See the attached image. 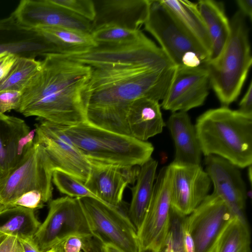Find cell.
Segmentation results:
<instances>
[{
    "label": "cell",
    "mask_w": 252,
    "mask_h": 252,
    "mask_svg": "<svg viewBox=\"0 0 252 252\" xmlns=\"http://www.w3.org/2000/svg\"><path fill=\"white\" fill-rule=\"evenodd\" d=\"M21 96V92L16 91L0 92V114L11 110H16L18 108Z\"/></svg>",
    "instance_id": "obj_36"
},
{
    "label": "cell",
    "mask_w": 252,
    "mask_h": 252,
    "mask_svg": "<svg viewBox=\"0 0 252 252\" xmlns=\"http://www.w3.org/2000/svg\"><path fill=\"white\" fill-rule=\"evenodd\" d=\"M170 169L164 166L156 176L151 199L137 231L142 250L160 251L165 246L171 217Z\"/></svg>",
    "instance_id": "obj_12"
},
{
    "label": "cell",
    "mask_w": 252,
    "mask_h": 252,
    "mask_svg": "<svg viewBox=\"0 0 252 252\" xmlns=\"http://www.w3.org/2000/svg\"><path fill=\"white\" fill-rule=\"evenodd\" d=\"M197 3L211 42L209 63L216 60L225 46L230 32V21L222 2L200 0Z\"/></svg>",
    "instance_id": "obj_24"
},
{
    "label": "cell",
    "mask_w": 252,
    "mask_h": 252,
    "mask_svg": "<svg viewBox=\"0 0 252 252\" xmlns=\"http://www.w3.org/2000/svg\"><path fill=\"white\" fill-rule=\"evenodd\" d=\"M79 199L93 236L122 252H141L137 230L121 207L90 197Z\"/></svg>",
    "instance_id": "obj_9"
},
{
    "label": "cell",
    "mask_w": 252,
    "mask_h": 252,
    "mask_svg": "<svg viewBox=\"0 0 252 252\" xmlns=\"http://www.w3.org/2000/svg\"><path fill=\"white\" fill-rule=\"evenodd\" d=\"M4 53L36 59L58 52L44 35L22 27L11 14L0 19V54Z\"/></svg>",
    "instance_id": "obj_19"
},
{
    "label": "cell",
    "mask_w": 252,
    "mask_h": 252,
    "mask_svg": "<svg viewBox=\"0 0 252 252\" xmlns=\"http://www.w3.org/2000/svg\"><path fill=\"white\" fill-rule=\"evenodd\" d=\"M249 169H248V175H249V178L250 181V183L251 184L252 183V165L248 166Z\"/></svg>",
    "instance_id": "obj_49"
},
{
    "label": "cell",
    "mask_w": 252,
    "mask_h": 252,
    "mask_svg": "<svg viewBox=\"0 0 252 252\" xmlns=\"http://www.w3.org/2000/svg\"><path fill=\"white\" fill-rule=\"evenodd\" d=\"M158 161L151 158L140 166L136 184L131 188L132 198L127 216L137 231L148 208L156 178Z\"/></svg>",
    "instance_id": "obj_25"
},
{
    "label": "cell",
    "mask_w": 252,
    "mask_h": 252,
    "mask_svg": "<svg viewBox=\"0 0 252 252\" xmlns=\"http://www.w3.org/2000/svg\"><path fill=\"white\" fill-rule=\"evenodd\" d=\"M210 87L209 72L205 65L192 68L176 67L161 106L172 112H187L203 104Z\"/></svg>",
    "instance_id": "obj_15"
},
{
    "label": "cell",
    "mask_w": 252,
    "mask_h": 252,
    "mask_svg": "<svg viewBox=\"0 0 252 252\" xmlns=\"http://www.w3.org/2000/svg\"><path fill=\"white\" fill-rule=\"evenodd\" d=\"M46 252H55V251H54V250L53 249H52L51 250H49V251H47Z\"/></svg>",
    "instance_id": "obj_50"
},
{
    "label": "cell",
    "mask_w": 252,
    "mask_h": 252,
    "mask_svg": "<svg viewBox=\"0 0 252 252\" xmlns=\"http://www.w3.org/2000/svg\"><path fill=\"white\" fill-rule=\"evenodd\" d=\"M126 122L130 135L143 141L160 133L165 126L159 101L147 97L131 104Z\"/></svg>",
    "instance_id": "obj_22"
},
{
    "label": "cell",
    "mask_w": 252,
    "mask_h": 252,
    "mask_svg": "<svg viewBox=\"0 0 252 252\" xmlns=\"http://www.w3.org/2000/svg\"><path fill=\"white\" fill-rule=\"evenodd\" d=\"M105 252H122L116 247L109 244H103Z\"/></svg>",
    "instance_id": "obj_46"
},
{
    "label": "cell",
    "mask_w": 252,
    "mask_h": 252,
    "mask_svg": "<svg viewBox=\"0 0 252 252\" xmlns=\"http://www.w3.org/2000/svg\"><path fill=\"white\" fill-rule=\"evenodd\" d=\"M35 129L34 140L44 149L54 170L65 172L85 183L90 173L91 162L59 125L42 120Z\"/></svg>",
    "instance_id": "obj_13"
},
{
    "label": "cell",
    "mask_w": 252,
    "mask_h": 252,
    "mask_svg": "<svg viewBox=\"0 0 252 252\" xmlns=\"http://www.w3.org/2000/svg\"><path fill=\"white\" fill-rule=\"evenodd\" d=\"M21 92L16 110L25 117L71 126L86 121L85 92L92 67L59 53H50Z\"/></svg>",
    "instance_id": "obj_2"
},
{
    "label": "cell",
    "mask_w": 252,
    "mask_h": 252,
    "mask_svg": "<svg viewBox=\"0 0 252 252\" xmlns=\"http://www.w3.org/2000/svg\"><path fill=\"white\" fill-rule=\"evenodd\" d=\"M52 182L60 192L69 197H90L100 201L83 182L63 171L58 169L53 171Z\"/></svg>",
    "instance_id": "obj_32"
},
{
    "label": "cell",
    "mask_w": 252,
    "mask_h": 252,
    "mask_svg": "<svg viewBox=\"0 0 252 252\" xmlns=\"http://www.w3.org/2000/svg\"><path fill=\"white\" fill-rule=\"evenodd\" d=\"M236 2L239 8V11L246 17L250 20L252 18V0H237Z\"/></svg>",
    "instance_id": "obj_43"
},
{
    "label": "cell",
    "mask_w": 252,
    "mask_h": 252,
    "mask_svg": "<svg viewBox=\"0 0 252 252\" xmlns=\"http://www.w3.org/2000/svg\"><path fill=\"white\" fill-rule=\"evenodd\" d=\"M59 5L92 22L95 17L93 0H51Z\"/></svg>",
    "instance_id": "obj_34"
},
{
    "label": "cell",
    "mask_w": 252,
    "mask_h": 252,
    "mask_svg": "<svg viewBox=\"0 0 252 252\" xmlns=\"http://www.w3.org/2000/svg\"><path fill=\"white\" fill-rule=\"evenodd\" d=\"M18 56L8 53L0 54V82L6 76Z\"/></svg>",
    "instance_id": "obj_38"
},
{
    "label": "cell",
    "mask_w": 252,
    "mask_h": 252,
    "mask_svg": "<svg viewBox=\"0 0 252 252\" xmlns=\"http://www.w3.org/2000/svg\"><path fill=\"white\" fill-rule=\"evenodd\" d=\"M65 56L91 67L114 63L139 64L156 69L175 66L161 48L141 31L130 42L97 45L85 52Z\"/></svg>",
    "instance_id": "obj_8"
},
{
    "label": "cell",
    "mask_w": 252,
    "mask_h": 252,
    "mask_svg": "<svg viewBox=\"0 0 252 252\" xmlns=\"http://www.w3.org/2000/svg\"><path fill=\"white\" fill-rule=\"evenodd\" d=\"M1 114H0V115ZM7 171L5 148L1 133L0 123V176L2 175Z\"/></svg>",
    "instance_id": "obj_44"
},
{
    "label": "cell",
    "mask_w": 252,
    "mask_h": 252,
    "mask_svg": "<svg viewBox=\"0 0 252 252\" xmlns=\"http://www.w3.org/2000/svg\"><path fill=\"white\" fill-rule=\"evenodd\" d=\"M247 220L234 217L217 246L215 252H251V237Z\"/></svg>",
    "instance_id": "obj_29"
},
{
    "label": "cell",
    "mask_w": 252,
    "mask_h": 252,
    "mask_svg": "<svg viewBox=\"0 0 252 252\" xmlns=\"http://www.w3.org/2000/svg\"><path fill=\"white\" fill-rule=\"evenodd\" d=\"M0 123L8 171L19 163L32 145L36 129H31L21 119L4 114L0 115Z\"/></svg>",
    "instance_id": "obj_23"
},
{
    "label": "cell",
    "mask_w": 252,
    "mask_h": 252,
    "mask_svg": "<svg viewBox=\"0 0 252 252\" xmlns=\"http://www.w3.org/2000/svg\"><path fill=\"white\" fill-rule=\"evenodd\" d=\"M49 211L33 239L41 252H46L69 236H93L78 198L63 196L49 202Z\"/></svg>",
    "instance_id": "obj_10"
},
{
    "label": "cell",
    "mask_w": 252,
    "mask_h": 252,
    "mask_svg": "<svg viewBox=\"0 0 252 252\" xmlns=\"http://www.w3.org/2000/svg\"><path fill=\"white\" fill-rule=\"evenodd\" d=\"M90 161L91 171L85 185L101 201L113 207L119 208L126 187L136 182L139 166Z\"/></svg>",
    "instance_id": "obj_18"
},
{
    "label": "cell",
    "mask_w": 252,
    "mask_h": 252,
    "mask_svg": "<svg viewBox=\"0 0 252 252\" xmlns=\"http://www.w3.org/2000/svg\"><path fill=\"white\" fill-rule=\"evenodd\" d=\"M35 30L55 46L58 53L64 55L82 53L97 46L90 33L61 27H44Z\"/></svg>",
    "instance_id": "obj_27"
},
{
    "label": "cell",
    "mask_w": 252,
    "mask_h": 252,
    "mask_svg": "<svg viewBox=\"0 0 252 252\" xmlns=\"http://www.w3.org/2000/svg\"><path fill=\"white\" fill-rule=\"evenodd\" d=\"M160 1L174 15L191 37L209 55V58L211 42L197 3L187 0Z\"/></svg>",
    "instance_id": "obj_26"
},
{
    "label": "cell",
    "mask_w": 252,
    "mask_h": 252,
    "mask_svg": "<svg viewBox=\"0 0 252 252\" xmlns=\"http://www.w3.org/2000/svg\"><path fill=\"white\" fill-rule=\"evenodd\" d=\"M34 211L20 206L0 211V242L9 236L33 237L41 224Z\"/></svg>",
    "instance_id": "obj_28"
},
{
    "label": "cell",
    "mask_w": 252,
    "mask_h": 252,
    "mask_svg": "<svg viewBox=\"0 0 252 252\" xmlns=\"http://www.w3.org/2000/svg\"><path fill=\"white\" fill-rule=\"evenodd\" d=\"M52 249L54 250L55 252H63L61 243L56 245Z\"/></svg>",
    "instance_id": "obj_47"
},
{
    "label": "cell",
    "mask_w": 252,
    "mask_h": 252,
    "mask_svg": "<svg viewBox=\"0 0 252 252\" xmlns=\"http://www.w3.org/2000/svg\"><path fill=\"white\" fill-rule=\"evenodd\" d=\"M235 216L224 202L213 193L184 219L194 244L195 252H215L218 242Z\"/></svg>",
    "instance_id": "obj_11"
},
{
    "label": "cell",
    "mask_w": 252,
    "mask_h": 252,
    "mask_svg": "<svg viewBox=\"0 0 252 252\" xmlns=\"http://www.w3.org/2000/svg\"><path fill=\"white\" fill-rule=\"evenodd\" d=\"M141 252H166L164 248L163 249L160 250V251L156 252L153 250L146 249V250H142Z\"/></svg>",
    "instance_id": "obj_48"
},
{
    "label": "cell",
    "mask_w": 252,
    "mask_h": 252,
    "mask_svg": "<svg viewBox=\"0 0 252 252\" xmlns=\"http://www.w3.org/2000/svg\"><path fill=\"white\" fill-rule=\"evenodd\" d=\"M45 203L46 202L40 192L32 190L22 194L10 204L6 209L20 206L35 210L43 208Z\"/></svg>",
    "instance_id": "obj_35"
},
{
    "label": "cell",
    "mask_w": 252,
    "mask_h": 252,
    "mask_svg": "<svg viewBox=\"0 0 252 252\" xmlns=\"http://www.w3.org/2000/svg\"><path fill=\"white\" fill-rule=\"evenodd\" d=\"M79 236L68 237L61 242L63 252H81L83 245V238Z\"/></svg>",
    "instance_id": "obj_37"
},
{
    "label": "cell",
    "mask_w": 252,
    "mask_h": 252,
    "mask_svg": "<svg viewBox=\"0 0 252 252\" xmlns=\"http://www.w3.org/2000/svg\"><path fill=\"white\" fill-rule=\"evenodd\" d=\"M167 126L175 147L173 162L186 165H200L202 152L194 126L187 112H173Z\"/></svg>",
    "instance_id": "obj_21"
},
{
    "label": "cell",
    "mask_w": 252,
    "mask_h": 252,
    "mask_svg": "<svg viewBox=\"0 0 252 252\" xmlns=\"http://www.w3.org/2000/svg\"><path fill=\"white\" fill-rule=\"evenodd\" d=\"M17 240L21 252H41L35 243L33 237H17Z\"/></svg>",
    "instance_id": "obj_42"
},
{
    "label": "cell",
    "mask_w": 252,
    "mask_h": 252,
    "mask_svg": "<svg viewBox=\"0 0 252 252\" xmlns=\"http://www.w3.org/2000/svg\"><path fill=\"white\" fill-rule=\"evenodd\" d=\"M246 18L238 11L230 21L229 38L219 56L205 65L210 86L222 106L228 107L239 96L252 65Z\"/></svg>",
    "instance_id": "obj_5"
},
{
    "label": "cell",
    "mask_w": 252,
    "mask_h": 252,
    "mask_svg": "<svg viewBox=\"0 0 252 252\" xmlns=\"http://www.w3.org/2000/svg\"><path fill=\"white\" fill-rule=\"evenodd\" d=\"M240 112L252 116V82H250L248 89L239 103Z\"/></svg>",
    "instance_id": "obj_39"
},
{
    "label": "cell",
    "mask_w": 252,
    "mask_h": 252,
    "mask_svg": "<svg viewBox=\"0 0 252 252\" xmlns=\"http://www.w3.org/2000/svg\"><path fill=\"white\" fill-rule=\"evenodd\" d=\"M185 218L171 210L169 229L164 247L166 252H186L183 239Z\"/></svg>",
    "instance_id": "obj_33"
},
{
    "label": "cell",
    "mask_w": 252,
    "mask_h": 252,
    "mask_svg": "<svg viewBox=\"0 0 252 252\" xmlns=\"http://www.w3.org/2000/svg\"><path fill=\"white\" fill-rule=\"evenodd\" d=\"M54 167L43 148L35 141L14 167L0 176V211L23 193L36 190L51 200Z\"/></svg>",
    "instance_id": "obj_7"
},
{
    "label": "cell",
    "mask_w": 252,
    "mask_h": 252,
    "mask_svg": "<svg viewBox=\"0 0 252 252\" xmlns=\"http://www.w3.org/2000/svg\"><path fill=\"white\" fill-rule=\"evenodd\" d=\"M183 239L186 252H195L194 244L193 239L189 231L184 226V224Z\"/></svg>",
    "instance_id": "obj_45"
},
{
    "label": "cell",
    "mask_w": 252,
    "mask_h": 252,
    "mask_svg": "<svg viewBox=\"0 0 252 252\" xmlns=\"http://www.w3.org/2000/svg\"><path fill=\"white\" fill-rule=\"evenodd\" d=\"M40 66L41 61L36 59L18 57L6 76L0 82V92H21Z\"/></svg>",
    "instance_id": "obj_30"
},
{
    "label": "cell",
    "mask_w": 252,
    "mask_h": 252,
    "mask_svg": "<svg viewBox=\"0 0 252 252\" xmlns=\"http://www.w3.org/2000/svg\"><path fill=\"white\" fill-rule=\"evenodd\" d=\"M202 154L224 158L238 168L252 163V116L227 106L200 115L194 126Z\"/></svg>",
    "instance_id": "obj_3"
},
{
    "label": "cell",
    "mask_w": 252,
    "mask_h": 252,
    "mask_svg": "<svg viewBox=\"0 0 252 252\" xmlns=\"http://www.w3.org/2000/svg\"><path fill=\"white\" fill-rule=\"evenodd\" d=\"M169 167L171 210L187 216L209 195L211 181L200 165L172 162Z\"/></svg>",
    "instance_id": "obj_14"
},
{
    "label": "cell",
    "mask_w": 252,
    "mask_h": 252,
    "mask_svg": "<svg viewBox=\"0 0 252 252\" xmlns=\"http://www.w3.org/2000/svg\"><path fill=\"white\" fill-rule=\"evenodd\" d=\"M141 32L115 25H106L92 31L90 34L97 45H116L135 39Z\"/></svg>",
    "instance_id": "obj_31"
},
{
    "label": "cell",
    "mask_w": 252,
    "mask_h": 252,
    "mask_svg": "<svg viewBox=\"0 0 252 252\" xmlns=\"http://www.w3.org/2000/svg\"><path fill=\"white\" fill-rule=\"evenodd\" d=\"M58 125L89 160L140 166L152 158L154 150L149 142L103 129L86 121L71 126Z\"/></svg>",
    "instance_id": "obj_4"
},
{
    "label": "cell",
    "mask_w": 252,
    "mask_h": 252,
    "mask_svg": "<svg viewBox=\"0 0 252 252\" xmlns=\"http://www.w3.org/2000/svg\"><path fill=\"white\" fill-rule=\"evenodd\" d=\"M175 69L173 66L156 69L124 63L92 67L85 92L86 122L103 129L130 135L126 116L131 104L143 97L162 100Z\"/></svg>",
    "instance_id": "obj_1"
},
{
    "label": "cell",
    "mask_w": 252,
    "mask_h": 252,
    "mask_svg": "<svg viewBox=\"0 0 252 252\" xmlns=\"http://www.w3.org/2000/svg\"><path fill=\"white\" fill-rule=\"evenodd\" d=\"M144 25L176 67L192 68L207 63L209 55L160 0H149L148 14Z\"/></svg>",
    "instance_id": "obj_6"
},
{
    "label": "cell",
    "mask_w": 252,
    "mask_h": 252,
    "mask_svg": "<svg viewBox=\"0 0 252 252\" xmlns=\"http://www.w3.org/2000/svg\"><path fill=\"white\" fill-rule=\"evenodd\" d=\"M95 17L92 31L106 25L140 30L148 16L149 0H93ZM92 32V31H91Z\"/></svg>",
    "instance_id": "obj_20"
},
{
    "label": "cell",
    "mask_w": 252,
    "mask_h": 252,
    "mask_svg": "<svg viewBox=\"0 0 252 252\" xmlns=\"http://www.w3.org/2000/svg\"><path fill=\"white\" fill-rule=\"evenodd\" d=\"M206 172L214 186L213 193L221 198L232 214L246 220L244 214L246 187L238 167L221 157L205 158Z\"/></svg>",
    "instance_id": "obj_17"
},
{
    "label": "cell",
    "mask_w": 252,
    "mask_h": 252,
    "mask_svg": "<svg viewBox=\"0 0 252 252\" xmlns=\"http://www.w3.org/2000/svg\"><path fill=\"white\" fill-rule=\"evenodd\" d=\"M0 252H21L17 238L9 236L0 242Z\"/></svg>",
    "instance_id": "obj_41"
},
{
    "label": "cell",
    "mask_w": 252,
    "mask_h": 252,
    "mask_svg": "<svg viewBox=\"0 0 252 252\" xmlns=\"http://www.w3.org/2000/svg\"><path fill=\"white\" fill-rule=\"evenodd\" d=\"M22 27L35 30L44 27H61L91 33L92 22L51 0H22L12 13Z\"/></svg>",
    "instance_id": "obj_16"
},
{
    "label": "cell",
    "mask_w": 252,
    "mask_h": 252,
    "mask_svg": "<svg viewBox=\"0 0 252 252\" xmlns=\"http://www.w3.org/2000/svg\"><path fill=\"white\" fill-rule=\"evenodd\" d=\"M105 252L103 243L96 237L90 236L83 238L82 252Z\"/></svg>",
    "instance_id": "obj_40"
}]
</instances>
